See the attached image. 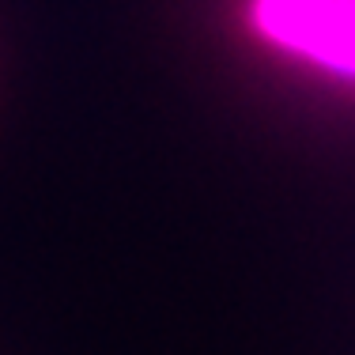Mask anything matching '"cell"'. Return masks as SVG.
Masks as SVG:
<instances>
[{
  "mask_svg": "<svg viewBox=\"0 0 355 355\" xmlns=\"http://www.w3.org/2000/svg\"><path fill=\"white\" fill-rule=\"evenodd\" d=\"M257 15L272 38L355 76V0H257Z\"/></svg>",
  "mask_w": 355,
  "mask_h": 355,
  "instance_id": "cell-1",
  "label": "cell"
}]
</instances>
